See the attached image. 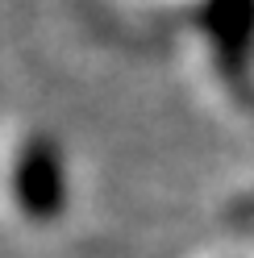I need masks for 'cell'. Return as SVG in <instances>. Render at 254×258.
Listing matches in <instances>:
<instances>
[{"label":"cell","instance_id":"cell-1","mask_svg":"<svg viewBox=\"0 0 254 258\" xmlns=\"http://www.w3.org/2000/svg\"><path fill=\"white\" fill-rule=\"evenodd\" d=\"M13 191L25 217H54L62 204V171H58V154L46 138L25 142V150L17 154L13 167Z\"/></svg>","mask_w":254,"mask_h":258}]
</instances>
